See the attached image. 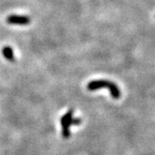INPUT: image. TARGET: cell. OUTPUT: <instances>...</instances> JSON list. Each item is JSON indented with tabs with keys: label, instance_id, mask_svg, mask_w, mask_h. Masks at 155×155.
I'll list each match as a JSON object with an SVG mask.
<instances>
[{
	"label": "cell",
	"instance_id": "1",
	"mask_svg": "<svg viewBox=\"0 0 155 155\" xmlns=\"http://www.w3.org/2000/svg\"><path fill=\"white\" fill-rule=\"evenodd\" d=\"M101 88L109 89L110 92L111 97L114 99H119L121 97L122 92L120 91L119 87L116 85V84L111 82L110 80H105V79H98V80H92L89 82L87 84V89L89 91H97Z\"/></svg>",
	"mask_w": 155,
	"mask_h": 155
},
{
	"label": "cell",
	"instance_id": "2",
	"mask_svg": "<svg viewBox=\"0 0 155 155\" xmlns=\"http://www.w3.org/2000/svg\"><path fill=\"white\" fill-rule=\"evenodd\" d=\"M73 109L69 110L64 116L61 117V127H62V136L65 139L70 136V127L72 126V121L73 118Z\"/></svg>",
	"mask_w": 155,
	"mask_h": 155
},
{
	"label": "cell",
	"instance_id": "3",
	"mask_svg": "<svg viewBox=\"0 0 155 155\" xmlns=\"http://www.w3.org/2000/svg\"><path fill=\"white\" fill-rule=\"evenodd\" d=\"M6 22L9 24L15 25H28L30 23V18L27 16H17V15H11L7 17Z\"/></svg>",
	"mask_w": 155,
	"mask_h": 155
},
{
	"label": "cell",
	"instance_id": "4",
	"mask_svg": "<svg viewBox=\"0 0 155 155\" xmlns=\"http://www.w3.org/2000/svg\"><path fill=\"white\" fill-rule=\"evenodd\" d=\"M2 54H3V55L5 56L6 60H8L9 61H15L14 53H13V50H12L11 47H9V46L4 47L3 49H2Z\"/></svg>",
	"mask_w": 155,
	"mask_h": 155
},
{
	"label": "cell",
	"instance_id": "5",
	"mask_svg": "<svg viewBox=\"0 0 155 155\" xmlns=\"http://www.w3.org/2000/svg\"><path fill=\"white\" fill-rule=\"evenodd\" d=\"M81 119L80 118H77V117H73L72 121V125H79L81 123Z\"/></svg>",
	"mask_w": 155,
	"mask_h": 155
}]
</instances>
